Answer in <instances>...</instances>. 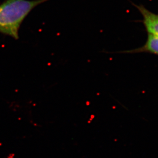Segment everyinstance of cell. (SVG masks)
<instances>
[{
  "instance_id": "3957f363",
  "label": "cell",
  "mask_w": 158,
  "mask_h": 158,
  "mask_svg": "<svg viewBox=\"0 0 158 158\" xmlns=\"http://www.w3.org/2000/svg\"><path fill=\"white\" fill-rule=\"evenodd\" d=\"M123 53H139L148 52L158 55V36L148 34V39L145 44L138 48L133 50L123 52Z\"/></svg>"
},
{
  "instance_id": "7a4b0ae2",
  "label": "cell",
  "mask_w": 158,
  "mask_h": 158,
  "mask_svg": "<svg viewBox=\"0 0 158 158\" xmlns=\"http://www.w3.org/2000/svg\"><path fill=\"white\" fill-rule=\"evenodd\" d=\"M143 16V23L148 34L158 36V15L148 10L142 5H135Z\"/></svg>"
},
{
  "instance_id": "6da1fadb",
  "label": "cell",
  "mask_w": 158,
  "mask_h": 158,
  "mask_svg": "<svg viewBox=\"0 0 158 158\" xmlns=\"http://www.w3.org/2000/svg\"><path fill=\"white\" fill-rule=\"evenodd\" d=\"M49 0H5L0 4V33L19 39V30L25 18L39 5Z\"/></svg>"
}]
</instances>
